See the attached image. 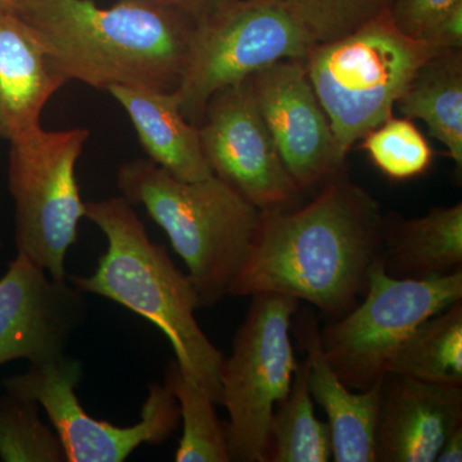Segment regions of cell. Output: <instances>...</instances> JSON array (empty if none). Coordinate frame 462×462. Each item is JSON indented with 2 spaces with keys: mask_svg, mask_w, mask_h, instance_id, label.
I'll return each instance as SVG.
<instances>
[{
  "mask_svg": "<svg viewBox=\"0 0 462 462\" xmlns=\"http://www.w3.org/2000/svg\"><path fill=\"white\" fill-rule=\"evenodd\" d=\"M443 51L404 35L388 9L343 38L307 51V76L329 120L339 157L393 116L413 75Z\"/></svg>",
  "mask_w": 462,
  "mask_h": 462,
  "instance_id": "5",
  "label": "cell"
},
{
  "mask_svg": "<svg viewBox=\"0 0 462 462\" xmlns=\"http://www.w3.org/2000/svg\"><path fill=\"white\" fill-rule=\"evenodd\" d=\"M21 5H23V0H0L2 11L16 12L17 14Z\"/></svg>",
  "mask_w": 462,
  "mask_h": 462,
  "instance_id": "30",
  "label": "cell"
},
{
  "mask_svg": "<svg viewBox=\"0 0 462 462\" xmlns=\"http://www.w3.org/2000/svg\"><path fill=\"white\" fill-rule=\"evenodd\" d=\"M333 457L329 424L315 415L309 365L298 361L287 397L276 404L267 462H328Z\"/></svg>",
  "mask_w": 462,
  "mask_h": 462,
  "instance_id": "21",
  "label": "cell"
},
{
  "mask_svg": "<svg viewBox=\"0 0 462 462\" xmlns=\"http://www.w3.org/2000/svg\"><path fill=\"white\" fill-rule=\"evenodd\" d=\"M420 41L438 50H462V2L437 18L422 33Z\"/></svg>",
  "mask_w": 462,
  "mask_h": 462,
  "instance_id": "27",
  "label": "cell"
},
{
  "mask_svg": "<svg viewBox=\"0 0 462 462\" xmlns=\"http://www.w3.org/2000/svg\"><path fill=\"white\" fill-rule=\"evenodd\" d=\"M184 12L194 20L207 16L229 0H144Z\"/></svg>",
  "mask_w": 462,
  "mask_h": 462,
  "instance_id": "28",
  "label": "cell"
},
{
  "mask_svg": "<svg viewBox=\"0 0 462 462\" xmlns=\"http://www.w3.org/2000/svg\"><path fill=\"white\" fill-rule=\"evenodd\" d=\"M116 182L121 197L144 206L165 231L187 264L200 307L227 296L254 245L261 209L216 175L179 180L148 158L125 162Z\"/></svg>",
  "mask_w": 462,
  "mask_h": 462,
  "instance_id": "4",
  "label": "cell"
},
{
  "mask_svg": "<svg viewBox=\"0 0 462 462\" xmlns=\"http://www.w3.org/2000/svg\"><path fill=\"white\" fill-rule=\"evenodd\" d=\"M312 45L349 35L387 11L391 0H282Z\"/></svg>",
  "mask_w": 462,
  "mask_h": 462,
  "instance_id": "25",
  "label": "cell"
},
{
  "mask_svg": "<svg viewBox=\"0 0 462 462\" xmlns=\"http://www.w3.org/2000/svg\"><path fill=\"white\" fill-rule=\"evenodd\" d=\"M462 427V387L388 373L383 378L374 462H433Z\"/></svg>",
  "mask_w": 462,
  "mask_h": 462,
  "instance_id": "14",
  "label": "cell"
},
{
  "mask_svg": "<svg viewBox=\"0 0 462 462\" xmlns=\"http://www.w3.org/2000/svg\"><path fill=\"white\" fill-rule=\"evenodd\" d=\"M460 300L462 270L411 281L392 278L379 261L363 300L320 330L322 351L346 387L365 391L387 375L401 346L421 322Z\"/></svg>",
  "mask_w": 462,
  "mask_h": 462,
  "instance_id": "9",
  "label": "cell"
},
{
  "mask_svg": "<svg viewBox=\"0 0 462 462\" xmlns=\"http://www.w3.org/2000/svg\"><path fill=\"white\" fill-rule=\"evenodd\" d=\"M83 127H42L9 142L8 189L14 202L17 254L67 281L66 256L85 217L76 165L89 139Z\"/></svg>",
  "mask_w": 462,
  "mask_h": 462,
  "instance_id": "6",
  "label": "cell"
},
{
  "mask_svg": "<svg viewBox=\"0 0 462 462\" xmlns=\"http://www.w3.org/2000/svg\"><path fill=\"white\" fill-rule=\"evenodd\" d=\"M3 242H2V236H0V247H2Z\"/></svg>",
  "mask_w": 462,
  "mask_h": 462,
  "instance_id": "31",
  "label": "cell"
},
{
  "mask_svg": "<svg viewBox=\"0 0 462 462\" xmlns=\"http://www.w3.org/2000/svg\"><path fill=\"white\" fill-rule=\"evenodd\" d=\"M361 141L374 165L392 180L418 178L433 162L430 142L410 118L392 116Z\"/></svg>",
  "mask_w": 462,
  "mask_h": 462,
  "instance_id": "24",
  "label": "cell"
},
{
  "mask_svg": "<svg viewBox=\"0 0 462 462\" xmlns=\"http://www.w3.org/2000/svg\"><path fill=\"white\" fill-rule=\"evenodd\" d=\"M252 93L282 163L300 191L343 170L328 116L303 60H287L249 78Z\"/></svg>",
  "mask_w": 462,
  "mask_h": 462,
  "instance_id": "12",
  "label": "cell"
},
{
  "mask_svg": "<svg viewBox=\"0 0 462 462\" xmlns=\"http://www.w3.org/2000/svg\"><path fill=\"white\" fill-rule=\"evenodd\" d=\"M199 127L214 175L257 208L293 205L300 190L261 117L249 79L214 94Z\"/></svg>",
  "mask_w": 462,
  "mask_h": 462,
  "instance_id": "11",
  "label": "cell"
},
{
  "mask_svg": "<svg viewBox=\"0 0 462 462\" xmlns=\"http://www.w3.org/2000/svg\"><path fill=\"white\" fill-rule=\"evenodd\" d=\"M383 220L378 200L340 170L305 206L261 209L254 245L227 296L282 294L342 318L369 287Z\"/></svg>",
  "mask_w": 462,
  "mask_h": 462,
  "instance_id": "1",
  "label": "cell"
},
{
  "mask_svg": "<svg viewBox=\"0 0 462 462\" xmlns=\"http://www.w3.org/2000/svg\"><path fill=\"white\" fill-rule=\"evenodd\" d=\"M396 107L403 117L427 125L461 171L462 50L443 51L430 58L413 75Z\"/></svg>",
  "mask_w": 462,
  "mask_h": 462,
  "instance_id": "19",
  "label": "cell"
},
{
  "mask_svg": "<svg viewBox=\"0 0 462 462\" xmlns=\"http://www.w3.org/2000/svg\"><path fill=\"white\" fill-rule=\"evenodd\" d=\"M165 384L180 407L182 436L176 462H230L226 425L217 418L212 398L182 374L176 360L166 367Z\"/></svg>",
  "mask_w": 462,
  "mask_h": 462,
  "instance_id": "22",
  "label": "cell"
},
{
  "mask_svg": "<svg viewBox=\"0 0 462 462\" xmlns=\"http://www.w3.org/2000/svg\"><path fill=\"white\" fill-rule=\"evenodd\" d=\"M0 460L67 462L56 430L39 415V403L5 392L0 396Z\"/></svg>",
  "mask_w": 462,
  "mask_h": 462,
  "instance_id": "23",
  "label": "cell"
},
{
  "mask_svg": "<svg viewBox=\"0 0 462 462\" xmlns=\"http://www.w3.org/2000/svg\"><path fill=\"white\" fill-rule=\"evenodd\" d=\"M252 298L221 367L231 462L269 460L273 411L287 397L298 366L291 333L300 300L273 293Z\"/></svg>",
  "mask_w": 462,
  "mask_h": 462,
  "instance_id": "7",
  "label": "cell"
},
{
  "mask_svg": "<svg viewBox=\"0 0 462 462\" xmlns=\"http://www.w3.org/2000/svg\"><path fill=\"white\" fill-rule=\"evenodd\" d=\"M85 217L102 230L108 247L96 272L69 276L71 284L147 319L169 339L182 374L216 404L223 403L224 355L194 316L200 303L188 273L178 269L163 245L149 238L124 197L85 202Z\"/></svg>",
  "mask_w": 462,
  "mask_h": 462,
  "instance_id": "3",
  "label": "cell"
},
{
  "mask_svg": "<svg viewBox=\"0 0 462 462\" xmlns=\"http://www.w3.org/2000/svg\"><path fill=\"white\" fill-rule=\"evenodd\" d=\"M380 263L392 278L411 281L461 272L462 203L415 218L384 214Z\"/></svg>",
  "mask_w": 462,
  "mask_h": 462,
  "instance_id": "18",
  "label": "cell"
},
{
  "mask_svg": "<svg viewBox=\"0 0 462 462\" xmlns=\"http://www.w3.org/2000/svg\"><path fill=\"white\" fill-rule=\"evenodd\" d=\"M389 373L462 387V300L421 322L401 346Z\"/></svg>",
  "mask_w": 462,
  "mask_h": 462,
  "instance_id": "20",
  "label": "cell"
},
{
  "mask_svg": "<svg viewBox=\"0 0 462 462\" xmlns=\"http://www.w3.org/2000/svg\"><path fill=\"white\" fill-rule=\"evenodd\" d=\"M438 462H461L462 461V427L452 431L446 442L443 443L439 454L437 456Z\"/></svg>",
  "mask_w": 462,
  "mask_h": 462,
  "instance_id": "29",
  "label": "cell"
},
{
  "mask_svg": "<svg viewBox=\"0 0 462 462\" xmlns=\"http://www.w3.org/2000/svg\"><path fill=\"white\" fill-rule=\"evenodd\" d=\"M109 96L129 116L148 160L182 181L214 175L207 162L199 125L182 115L173 91L112 87Z\"/></svg>",
  "mask_w": 462,
  "mask_h": 462,
  "instance_id": "17",
  "label": "cell"
},
{
  "mask_svg": "<svg viewBox=\"0 0 462 462\" xmlns=\"http://www.w3.org/2000/svg\"><path fill=\"white\" fill-rule=\"evenodd\" d=\"M462 0H391L388 12L404 35L420 41L422 33L449 8Z\"/></svg>",
  "mask_w": 462,
  "mask_h": 462,
  "instance_id": "26",
  "label": "cell"
},
{
  "mask_svg": "<svg viewBox=\"0 0 462 462\" xmlns=\"http://www.w3.org/2000/svg\"><path fill=\"white\" fill-rule=\"evenodd\" d=\"M29 23L67 81L173 91L189 60L197 20L144 0L103 8L91 0H23Z\"/></svg>",
  "mask_w": 462,
  "mask_h": 462,
  "instance_id": "2",
  "label": "cell"
},
{
  "mask_svg": "<svg viewBox=\"0 0 462 462\" xmlns=\"http://www.w3.org/2000/svg\"><path fill=\"white\" fill-rule=\"evenodd\" d=\"M291 333L305 349L309 388L328 416L336 462H374V437L378 420L383 379L365 391H352L330 366L322 351L320 328L314 312L294 315Z\"/></svg>",
  "mask_w": 462,
  "mask_h": 462,
  "instance_id": "15",
  "label": "cell"
},
{
  "mask_svg": "<svg viewBox=\"0 0 462 462\" xmlns=\"http://www.w3.org/2000/svg\"><path fill=\"white\" fill-rule=\"evenodd\" d=\"M83 375V364L65 352L30 364L25 373L3 380L7 393L44 407L67 462H123L138 447L161 445L178 430L180 407L166 384L149 385L141 421L116 427L91 418L79 402L76 388Z\"/></svg>",
  "mask_w": 462,
  "mask_h": 462,
  "instance_id": "10",
  "label": "cell"
},
{
  "mask_svg": "<svg viewBox=\"0 0 462 462\" xmlns=\"http://www.w3.org/2000/svg\"><path fill=\"white\" fill-rule=\"evenodd\" d=\"M84 294L71 282L48 278L47 272L17 254L0 278V366L65 354L87 318Z\"/></svg>",
  "mask_w": 462,
  "mask_h": 462,
  "instance_id": "13",
  "label": "cell"
},
{
  "mask_svg": "<svg viewBox=\"0 0 462 462\" xmlns=\"http://www.w3.org/2000/svg\"><path fill=\"white\" fill-rule=\"evenodd\" d=\"M311 45L282 0H229L197 20L189 60L173 90L182 115L199 126L218 90L281 60H305Z\"/></svg>",
  "mask_w": 462,
  "mask_h": 462,
  "instance_id": "8",
  "label": "cell"
},
{
  "mask_svg": "<svg viewBox=\"0 0 462 462\" xmlns=\"http://www.w3.org/2000/svg\"><path fill=\"white\" fill-rule=\"evenodd\" d=\"M66 84L29 23L0 9V139L41 127L45 106Z\"/></svg>",
  "mask_w": 462,
  "mask_h": 462,
  "instance_id": "16",
  "label": "cell"
}]
</instances>
